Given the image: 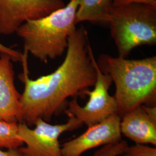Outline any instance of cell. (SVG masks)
Returning a JSON list of instances; mask_svg holds the SVG:
<instances>
[{"label":"cell","instance_id":"1","mask_svg":"<svg viewBox=\"0 0 156 156\" xmlns=\"http://www.w3.org/2000/svg\"><path fill=\"white\" fill-rule=\"evenodd\" d=\"M93 56L83 26L69 37L64 61L50 74L36 79L29 78L27 55L24 54V71L20 75L24 84L20 98L23 122L29 127L39 119L49 123L54 116L66 110L68 98H85L97 79Z\"/></svg>","mask_w":156,"mask_h":156},{"label":"cell","instance_id":"2","mask_svg":"<svg viewBox=\"0 0 156 156\" xmlns=\"http://www.w3.org/2000/svg\"><path fill=\"white\" fill-rule=\"evenodd\" d=\"M97 63L115 83L120 117L142 105H156V56L129 60L103 54Z\"/></svg>","mask_w":156,"mask_h":156},{"label":"cell","instance_id":"3","mask_svg":"<svg viewBox=\"0 0 156 156\" xmlns=\"http://www.w3.org/2000/svg\"><path fill=\"white\" fill-rule=\"evenodd\" d=\"M79 0H70L63 8L39 19L28 20L17 30L24 41V53L47 63L67 50L69 37L76 30Z\"/></svg>","mask_w":156,"mask_h":156},{"label":"cell","instance_id":"4","mask_svg":"<svg viewBox=\"0 0 156 156\" xmlns=\"http://www.w3.org/2000/svg\"><path fill=\"white\" fill-rule=\"evenodd\" d=\"M107 24L119 57L127 58L134 48L156 43V6L112 5Z\"/></svg>","mask_w":156,"mask_h":156},{"label":"cell","instance_id":"5","mask_svg":"<svg viewBox=\"0 0 156 156\" xmlns=\"http://www.w3.org/2000/svg\"><path fill=\"white\" fill-rule=\"evenodd\" d=\"M83 124L73 117L67 123L51 124L39 119L32 129L24 122L18 124V135L26 146L17 149L20 156H62L59 137L62 133L73 131Z\"/></svg>","mask_w":156,"mask_h":156},{"label":"cell","instance_id":"6","mask_svg":"<svg viewBox=\"0 0 156 156\" xmlns=\"http://www.w3.org/2000/svg\"><path fill=\"white\" fill-rule=\"evenodd\" d=\"M93 62L97 73L94 89L89 90V100L83 106L78 104V98L68 102L64 113L68 117H73L87 127L96 124L114 115H117V104L114 96L109 90L113 83L109 75L102 73L93 56Z\"/></svg>","mask_w":156,"mask_h":156},{"label":"cell","instance_id":"7","mask_svg":"<svg viewBox=\"0 0 156 156\" xmlns=\"http://www.w3.org/2000/svg\"><path fill=\"white\" fill-rule=\"evenodd\" d=\"M65 6L62 0H0V34L16 33L23 23L44 17Z\"/></svg>","mask_w":156,"mask_h":156},{"label":"cell","instance_id":"8","mask_svg":"<svg viewBox=\"0 0 156 156\" xmlns=\"http://www.w3.org/2000/svg\"><path fill=\"white\" fill-rule=\"evenodd\" d=\"M120 120L121 117L114 115L88 127L84 133L61 145L62 156H82L92 149L120 141Z\"/></svg>","mask_w":156,"mask_h":156},{"label":"cell","instance_id":"9","mask_svg":"<svg viewBox=\"0 0 156 156\" xmlns=\"http://www.w3.org/2000/svg\"><path fill=\"white\" fill-rule=\"evenodd\" d=\"M122 135L136 144L156 145V105L138 106L121 117Z\"/></svg>","mask_w":156,"mask_h":156},{"label":"cell","instance_id":"10","mask_svg":"<svg viewBox=\"0 0 156 156\" xmlns=\"http://www.w3.org/2000/svg\"><path fill=\"white\" fill-rule=\"evenodd\" d=\"M11 57H0V121L9 123L24 122L20 104L21 94L15 84V73Z\"/></svg>","mask_w":156,"mask_h":156},{"label":"cell","instance_id":"11","mask_svg":"<svg viewBox=\"0 0 156 156\" xmlns=\"http://www.w3.org/2000/svg\"><path fill=\"white\" fill-rule=\"evenodd\" d=\"M112 0H79L76 12V22H90L107 24Z\"/></svg>","mask_w":156,"mask_h":156},{"label":"cell","instance_id":"12","mask_svg":"<svg viewBox=\"0 0 156 156\" xmlns=\"http://www.w3.org/2000/svg\"><path fill=\"white\" fill-rule=\"evenodd\" d=\"M18 124L0 121V148L17 149L23 145L18 135Z\"/></svg>","mask_w":156,"mask_h":156},{"label":"cell","instance_id":"13","mask_svg":"<svg viewBox=\"0 0 156 156\" xmlns=\"http://www.w3.org/2000/svg\"><path fill=\"white\" fill-rule=\"evenodd\" d=\"M127 146L126 141L121 140L116 143L104 146L100 149L96 151L93 156H122Z\"/></svg>","mask_w":156,"mask_h":156},{"label":"cell","instance_id":"14","mask_svg":"<svg viewBox=\"0 0 156 156\" xmlns=\"http://www.w3.org/2000/svg\"><path fill=\"white\" fill-rule=\"evenodd\" d=\"M123 156H156V148L144 144L127 146L123 152Z\"/></svg>","mask_w":156,"mask_h":156},{"label":"cell","instance_id":"15","mask_svg":"<svg viewBox=\"0 0 156 156\" xmlns=\"http://www.w3.org/2000/svg\"><path fill=\"white\" fill-rule=\"evenodd\" d=\"M0 53L6 54L11 57L12 61L22 62L24 55L20 51L13 50L0 43Z\"/></svg>","mask_w":156,"mask_h":156},{"label":"cell","instance_id":"16","mask_svg":"<svg viewBox=\"0 0 156 156\" xmlns=\"http://www.w3.org/2000/svg\"><path fill=\"white\" fill-rule=\"evenodd\" d=\"M113 5H123L130 4H144L156 6V0H112Z\"/></svg>","mask_w":156,"mask_h":156},{"label":"cell","instance_id":"17","mask_svg":"<svg viewBox=\"0 0 156 156\" xmlns=\"http://www.w3.org/2000/svg\"><path fill=\"white\" fill-rule=\"evenodd\" d=\"M0 156H20L17 149H9L8 151L0 150Z\"/></svg>","mask_w":156,"mask_h":156}]
</instances>
